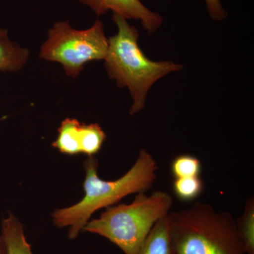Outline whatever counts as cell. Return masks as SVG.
<instances>
[{"label":"cell","mask_w":254,"mask_h":254,"mask_svg":"<svg viewBox=\"0 0 254 254\" xmlns=\"http://www.w3.org/2000/svg\"><path fill=\"white\" fill-rule=\"evenodd\" d=\"M86 178L83 183L85 195L81 201L53 213L55 225L68 227V238L76 239L80 231L97 210L118 203L127 195L145 192L153 187L156 179L158 164L150 153L143 148L136 162L123 177L106 181L98 177V162L89 157L84 163Z\"/></svg>","instance_id":"obj_1"},{"label":"cell","mask_w":254,"mask_h":254,"mask_svg":"<svg viewBox=\"0 0 254 254\" xmlns=\"http://www.w3.org/2000/svg\"><path fill=\"white\" fill-rule=\"evenodd\" d=\"M118 33L108 38V50L104 60L110 79L119 88H128L132 98L129 114L134 115L144 109L147 95L162 78L183 68L171 61H153L145 56L139 45V33L126 18L113 14Z\"/></svg>","instance_id":"obj_2"},{"label":"cell","mask_w":254,"mask_h":254,"mask_svg":"<svg viewBox=\"0 0 254 254\" xmlns=\"http://www.w3.org/2000/svg\"><path fill=\"white\" fill-rule=\"evenodd\" d=\"M169 221L177 254H247L232 214L208 203L170 211Z\"/></svg>","instance_id":"obj_3"},{"label":"cell","mask_w":254,"mask_h":254,"mask_svg":"<svg viewBox=\"0 0 254 254\" xmlns=\"http://www.w3.org/2000/svg\"><path fill=\"white\" fill-rule=\"evenodd\" d=\"M173 205V197L163 190L150 195L141 192L129 204L108 207L83 230L108 239L125 254H138L155 224L170 213Z\"/></svg>","instance_id":"obj_4"},{"label":"cell","mask_w":254,"mask_h":254,"mask_svg":"<svg viewBox=\"0 0 254 254\" xmlns=\"http://www.w3.org/2000/svg\"><path fill=\"white\" fill-rule=\"evenodd\" d=\"M48 35L41 46L40 58L61 64L68 76L76 78L86 64L106 58L108 38L100 19L91 28L81 31L71 27L68 21H58Z\"/></svg>","instance_id":"obj_5"},{"label":"cell","mask_w":254,"mask_h":254,"mask_svg":"<svg viewBox=\"0 0 254 254\" xmlns=\"http://www.w3.org/2000/svg\"><path fill=\"white\" fill-rule=\"evenodd\" d=\"M106 134L98 124H81L76 119L66 118L58 128L53 146L64 154L94 156L101 149Z\"/></svg>","instance_id":"obj_6"},{"label":"cell","mask_w":254,"mask_h":254,"mask_svg":"<svg viewBox=\"0 0 254 254\" xmlns=\"http://www.w3.org/2000/svg\"><path fill=\"white\" fill-rule=\"evenodd\" d=\"M98 16L112 11L128 19L138 20L148 34H153L163 23L161 15L151 11L141 0H78Z\"/></svg>","instance_id":"obj_7"},{"label":"cell","mask_w":254,"mask_h":254,"mask_svg":"<svg viewBox=\"0 0 254 254\" xmlns=\"http://www.w3.org/2000/svg\"><path fill=\"white\" fill-rule=\"evenodd\" d=\"M29 51L10 40L8 31L0 28V71L17 72L25 66Z\"/></svg>","instance_id":"obj_8"},{"label":"cell","mask_w":254,"mask_h":254,"mask_svg":"<svg viewBox=\"0 0 254 254\" xmlns=\"http://www.w3.org/2000/svg\"><path fill=\"white\" fill-rule=\"evenodd\" d=\"M138 254H177L170 235L169 214L155 224Z\"/></svg>","instance_id":"obj_9"},{"label":"cell","mask_w":254,"mask_h":254,"mask_svg":"<svg viewBox=\"0 0 254 254\" xmlns=\"http://www.w3.org/2000/svg\"><path fill=\"white\" fill-rule=\"evenodd\" d=\"M1 237L6 246V254H33L31 245L25 237L22 225L14 215H10L3 220Z\"/></svg>","instance_id":"obj_10"},{"label":"cell","mask_w":254,"mask_h":254,"mask_svg":"<svg viewBox=\"0 0 254 254\" xmlns=\"http://www.w3.org/2000/svg\"><path fill=\"white\" fill-rule=\"evenodd\" d=\"M237 229L243 241L247 254H254V201L249 198L245 210L237 221Z\"/></svg>","instance_id":"obj_11"},{"label":"cell","mask_w":254,"mask_h":254,"mask_svg":"<svg viewBox=\"0 0 254 254\" xmlns=\"http://www.w3.org/2000/svg\"><path fill=\"white\" fill-rule=\"evenodd\" d=\"M204 184L200 176L175 178L173 190L177 198L182 201H192L203 192Z\"/></svg>","instance_id":"obj_12"},{"label":"cell","mask_w":254,"mask_h":254,"mask_svg":"<svg viewBox=\"0 0 254 254\" xmlns=\"http://www.w3.org/2000/svg\"><path fill=\"white\" fill-rule=\"evenodd\" d=\"M171 172L175 178L200 176L201 163L199 159L193 155H178L172 162Z\"/></svg>","instance_id":"obj_13"},{"label":"cell","mask_w":254,"mask_h":254,"mask_svg":"<svg viewBox=\"0 0 254 254\" xmlns=\"http://www.w3.org/2000/svg\"><path fill=\"white\" fill-rule=\"evenodd\" d=\"M205 1L207 11L212 19L222 21L226 18L227 13L220 0H205Z\"/></svg>","instance_id":"obj_14"},{"label":"cell","mask_w":254,"mask_h":254,"mask_svg":"<svg viewBox=\"0 0 254 254\" xmlns=\"http://www.w3.org/2000/svg\"><path fill=\"white\" fill-rule=\"evenodd\" d=\"M0 254H6V246L2 237H0Z\"/></svg>","instance_id":"obj_15"}]
</instances>
